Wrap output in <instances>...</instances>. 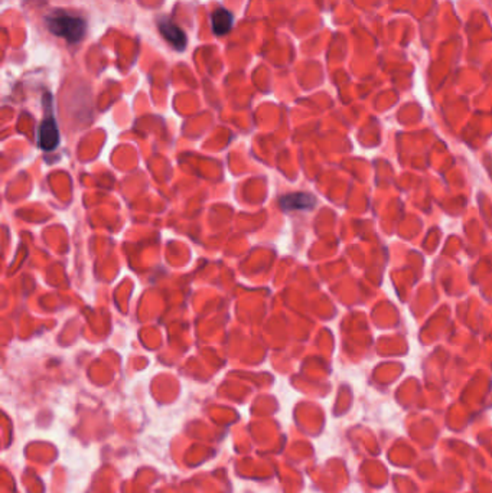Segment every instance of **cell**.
I'll use <instances>...</instances> for the list:
<instances>
[{
    "instance_id": "3957f363",
    "label": "cell",
    "mask_w": 492,
    "mask_h": 493,
    "mask_svg": "<svg viewBox=\"0 0 492 493\" xmlns=\"http://www.w3.org/2000/svg\"><path fill=\"white\" fill-rule=\"evenodd\" d=\"M160 35L165 38L176 51L182 52L187 48V35L175 22L169 19H162L159 22Z\"/></svg>"
},
{
    "instance_id": "7a4b0ae2",
    "label": "cell",
    "mask_w": 492,
    "mask_h": 493,
    "mask_svg": "<svg viewBox=\"0 0 492 493\" xmlns=\"http://www.w3.org/2000/svg\"><path fill=\"white\" fill-rule=\"evenodd\" d=\"M60 143V132L56 119L51 114L44 119L38 130V146L42 150H53Z\"/></svg>"
},
{
    "instance_id": "5b68a950",
    "label": "cell",
    "mask_w": 492,
    "mask_h": 493,
    "mask_svg": "<svg viewBox=\"0 0 492 493\" xmlns=\"http://www.w3.org/2000/svg\"><path fill=\"white\" fill-rule=\"evenodd\" d=\"M211 24L215 35H226L232 28V15L224 8L217 9L211 15Z\"/></svg>"
},
{
    "instance_id": "6da1fadb",
    "label": "cell",
    "mask_w": 492,
    "mask_h": 493,
    "mask_svg": "<svg viewBox=\"0 0 492 493\" xmlns=\"http://www.w3.org/2000/svg\"><path fill=\"white\" fill-rule=\"evenodd\" d=\"M48 31L69 44L80 42L87 32V22L83 16L67 10H53L45 17Z\"/></svg>"
},
{
    "instance_id": "277c9868",
    "label": "cell",
    "mask_w": 492,
    "mask_h": 493,
    "mask_svg": "<svg viewBox=\"0 0 492 493\" xmlns=\"http://www.w3.org/2000/svg\"><path fill=\"white\" fill-rule=\"evenodd\" d=\"M316 204L315 198L311 193H289L283 198H280V207L285 211H305L311 209Z\"/></svg>"
}]
</instances>
